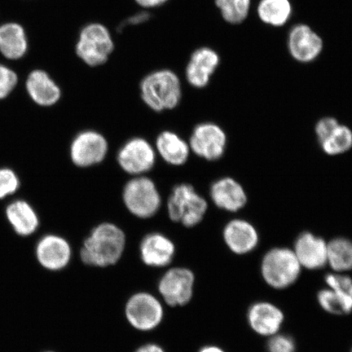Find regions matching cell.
Here are the masks:
<instances>
[{
	"mask_svg": "<svg viewBox=\"0 0 352 352\" xmlns=\"http://www.w3.org/2000/svg\"><path fill=\"white\" fill-rule=\"evenodd\" d=\"M126 245L124 232L116 224L96 226L83 242L80 257L87 265L104 267L120 261Z\"/></svg>",
	"mask_w": 352,
	"mask_h": 352,
	"instance_id": "6da1fadb",
	"label": "cell"
},
{
	"mask_svg": "<svg viewBox=\"0 0 352 352\" xmlns=\"http://www.w3.org/2000/svg\"><path fill=\"white\" fill-rule=\"evenodd\" d=\"M140 90L144 103L156 112L175 109L182 98V82L169 69L148 74L140 82Z\"/></svg>",
	"mask_w": 352,
	"mask_h": 352,
	"instance_id": "7a4b0ae2",
	"label": "cell"
},
{
	"mask_svg": "<svg viewBox=\"0 0 352 352\" xmlns=\"http://www.w3.org/2000/svg\"><path fill=\"white\" fill-rule=\"evenodd\" d=\"M116 44L109 30L99 22H92L81 29L74 51L78 58L90 68L107 64Z\"/></svg>",
	"mask_w": 352,
	"mask_h": 352,
	"instance_id": "3957f363",
	"label": "cell"
},
{
	"mask_svg": "<svg viewBox=\"0 0 352 352\" xmlns=\"http://www.w3.org/2000/svg\"><path fill=\"white\" fill-rule=\"evenodd\" d=\"M302 268L293 250L274 248L263 258L261 275L271 288L285 289L297 283Z\"/></svg>",
	"mask_w": 352,
	"mask_h": 352,
	"instance_id": "277c9868",
	"label": "cell"
},
{
	"mask_svg": "<svg viewBox=\"0 0 352 352\" xmlns=\"http://www.w3.org/2000/svg\"><path fill=\"white\" fill-rule=\"evenodd\" d=\"M208 208V202L188 184L175 186L167 201L170 219L188 228L201 222Z\"/></svg>",
	"mask_w": 352,
	"mask_h": 352,
	"instance_id": "5b68a950",
	"label": "cell"
},
{
	"mask_svg": "<svg viewBox=\"0 0 352 352\" xmlns=\"http://www.w3.org/2000/svg\"><path fill=\"white\" fill-rule=\"evenodd\" d=\"M122 197L126 209L140 219L153 217L160 208L161 197L155 184L144 176L131 179L123 189Z\"/></svg>",
	"mask_w": 352,
	"mask_h": 352,
	"instance_id": "8992f818",
	"label": "cell"
},
{
	"mask_svg": "<svg viewBox=\"0 0 352 352\" xmlns=\"http://www.w3.org/2000/svg\"><path fill=\"white\" fill-rule=\"evenodd\" d=\"M126 318L132 327L151 331L162 322L164 307L157 298L148 293L132 296L126 305Z\"/></svg>",
	"mask_w": 352,
	"mask_h": 352,
	"instance_id": "52a82bcc",
	"label": "cell"
},
{
	"mask_svg": "<svg viewBox=\"0 0 352 352\" xmlns=\"http://www.w3.org/2000/svg\"><path fill=\"white\" fill-rule=\"evenodd\" d=\"M195 280V275L188 268H171L162 277L158 290L167 305L184 306L191 300Z\"/></svg>",
	"mask_w": 352,
	"mask_h": 352,
	"instance_id": "ba28073f",
	"label": "cell"
},
{
	"mask_svg": "<svg viewBox=\"0 0 352 352\" xmlns=\"http://www.w3.org/2000/svg\"><path fill=\"white\" fill-rule=\"evenodd\" d=\"M69 153L73 164L85 168L99 164L104 160L108 142L98 131H82L73 140Z\"/></svg>",
	"mask_w": 352,
	"mask_h": 352,
	"instance_id": "9c48e42d",
	"label": "cell"
},
{
	"mask_svg": "<svg viewBox=\"0 0 352 352\" xmlns=\"http://www.w3.org/2000/svg\"><path fill=\"white\" fill-rule=\"evenodd\" d=\"M227 144L226 133L214 123L206 122L193 130L189 142L192 151L208 161H215L223 156Z\"/></svg>",
	"mask_w": 352,
	"mask_h": 352,
	"instance_id": "30bf717a",
	"label": "cell"
},
{
	"mask_svg": "<svg viewBox=\"0 0 352 352\" xmlns=\"http://www.w3.org/2000/svg\"><path fill=\"white\" fill-rule=\"evenodd\" d=\"M155 160L152 145L143 138L130 140L118 153V162L122 169L133 175L148 173L155 164Z\"/></svg>",
	"mask_w": 352,
	"mask_h": 352,
	"instance_id": "8fae6325",
	"label": "cell"
},
{
	"mask_svg": "<svg viewBox=\"0 0 352 352\" xmlns=\"http://www.w3.org/2000/svg\"><path fill=\"white\" fill-rule=\"evenodd\" d=\"M284 321L283 311L271 302H254L248 311L249 327L259 336L270 338L280 333Z\"/></svg>",
	"mask_w": 352,
	"mask_h": 352,
	"instance_id": "7c38bea8",
	"label": "cell"
},
{
	"mask_svg": "<svg viewBox=\"0 0 352 352\" xmlns=\"http://www.w3.org/2000/svg\"><path fill=\"white\" fill-rule=\"evenodd\" d=\"M35 254L42 267L50 271H59L68 265L72 250L64 237L48 234L38 241Z\"/></svg>",
	"mask_w": 352,
	"mask_h": 352,
	"instance_id": "4fadbf2b",
	"label": "cell"
},
{
	"mask_svg": "<svg viewBox=\"0 0 352 352\" xmlns=\"http://www.w3.org/2000/svg\"><path fill=\"white\" fill-rule=\"evenodd\" d=\"M217 52L208 47L197 48L190 56L186 68L188 82L195 88L208 85L211 76L219 65Z\"/></svg>",
	"mask_w": 352,
	"mask_h": 352,
	"instance_id": "5bb4252c",
	"label": "cell"
},
{
	"mask_svg": "<svg viewBox=\"0 0 352 352\" xmlns=\"http://www.w3.org/2000/svg\"><path fill=\"white\" fill-rule=\"evenodd\" d=\"M290 54L299 63L314 60L323 48L322 39L307 25H297L290 30L288 38Z\"/></svg>",
	"mask_w": 352,
	"mask_h": 352,
	"instance_id": "9a60e30c",
	"label": "cell"
},
{
	"mask_svg": "<svg viewBox=\"0 0 352 352\" xmlns=\"http://www.w3.org/2000/svg\"><path fill=\"white\" fill-rule=\"evenodd\" d=\"M327 244L320 237L305 232L298 237L293 252L302 268L319 270L327 265Z\"/></svg>",
	"mask_w": 352,
	"mask_h": 352,
	"instance_id": "2e32d148",
	"label": "cell"
},
{
	"mask_svg": "<svg viewBox=\"0 0 352 352\" xmlns=\"http://www.w3.org/2000/svg\"><path fill=\"white\" fill-rule=\"evenodd\" d=\"M25 90L34 103L41 107H51L61 98L58 85L45 70L36 69L28 74Z\"/></svg>",
	"mask_w": 352,
	"mask_h": 352,
	"instance_id": "e0dca14e",
	"label": "cell"
},
{
	"mask_svg": "<svg viewBox=\"0 0 352 352\" xmlns=\"http://www.w3.org/2000/svg\"><path fill=\"white\" fill-rule=\"evenodd\" d=\"M140 257L148 266L164 267L173 261L175 248L168 237L161 233H151L140 244Z\"/></svg>",
	"mask_w": 352,
	"mask_h": 352,
	"instance_id": "ac0fdd59",
	"label": "cell"
},
{
	"mask_svg": "<svg viewBox=\"0 0 352 352\" xmlns=\"http://www.w3.org/2000/svg\"><path fill=\"white\" fill-rule=\"evenodd\" d=\"M223 239L231 252L236 254L252 252L258 243V235L252 223L235 219L228 223L223 230Z\"/></svg>",
	"mask_w": 352,
	"mask_h": 352,
	"instance_id": "d6986e66",
	"label": "cell"
},
{
	"mask_svg": "<svg viewBox=\"0 0 352 352\" xmlns=\"http://www.w3.org/2000/svg\"><path fill=\"white\" fill-rule=\"evenodd\" d=\"M29 41L23 25L8 21L0 25V54L10 60H19L28 54Z\"/></svg>",
	"mask_w": 352,
	"mask_h": 352,
	"instance_id": "ffe728a7",
	"label": "cell"
},
{
	"mask_svg": "<svg viewBox=\"0 0 352 352\" xmlns=\"http://www.w3.org/2000/svg\"><path fill=\"white\" fill-rule=\"evenodd\" d=\"M210 197L219 208L235 212L244 208L248 197L243 188L232 178L217 180L211 186Z\"/></svg>",
	"mask_w": 352,
	"mask_h": 352,
	"instance_id": "44dd1931",
	"label": "cell"
},
{
	"mask_svg": "<svg viewBox=\"0 0 352 352\" xmlns=\"http://www.w3.org/2000/svg\"><path fill=\"white\" fill-rule=\"evenodd\" d=\"M8 223L17 235L29 236L39 227L38 215L33 206L25 200H15L6 210Z\"/></svg>",
	"mask_w": 352,
	"mask_h": 352,
	"instance_id": "7402d4cb",
	"label": "cell"
},
{
	"mask_svg": "<svg viewBox=\"0 0 352 352\" xmlns=\"http://www.w3.org/2000/svg\"><path fill=\"white\" fill-rule=\"evenodd\" d=\"M158 153L167 164L182 166L188 161L190 147L173 131H164L158 135L156 142Z\"/></svg>",
	"mask_w": 352,
	"mask_h": 352,
	"instance_id": "603a6c76",
	"label": "cell"
},
{
	"mask_svg": "<svg viewBox=\"0 0 352 352\" xmlns=\"http://www.w3.org/2000/svg\"><path fill=\"white\" fill-rule=\"evenodd\" d=\"M327 264L333 272L345 274L352 270V241L336 239L327 244Z\"/></svg>",
	"mask_w": 352,
	"mask_h": 352,
	"instance_id": "cb8c5ba5",
	"label": "cell"
},
{
	"mask_svg": "<svg viewBox=\"0 0 352 352\" xmlns=\"http://www.w3.org/2000/svg\"><path fill=\"white\" fill-rule=\"evenodd\" d=\"M257 11L264 23L283 26L292 14V6L289 0H261Z\"/></svg>",
	"mask_w": 352,
	"mask_h": 352,
	"instance_id": "d4e9b609",
	"label": "cell"
},
{
	"mask_svg": "<svg viewBox=\"0 0 352 352\" xmlns=\"http://www.w3.org/2000/svg\"><path fill=\"white\" fill-rule=\"evenodd\" d=\"M316 299L319 306L329 314L344 316L352 312V300L329 287L320 289Z\"/></svg>",
	"mask_w": 352,
	"mask_h": 352,
	"instance_id": "484cf974",
	"label": "cell"
},
{
	"mask_svg": "<svg viewBox=\"0 0 352 352\" xmlns=\"http://www.w3.org/2000/svg\"><path fill=\"white\" fill-rule=\"evenodd\" d=\"M224 21L230 24H240L249 14L250 0H215Z\"/></svg>",
	"mask_w": 352,
	"mask_h": 352,
	"instance_id": "4316f807",
	"label": "cell"
},
{
	"mask_svg": "<svg viewBox=\"0 0 352 352\" xmlns=\"http://www.w3.org/2000/svg\"><path fill=\"white\" fill-rule=\"evenodd\" d=\"M320 144L329 155H338L349 151L352 147V131L349 127L340 125Z\"/></svg>",
	"mask_w": 352,
	"mask_h": 352,
	"instance_id": "83f0119b",
	"label": "cell"
},
{
	"mask_svg": "<svg viewBox=\"0 0 352 352\" xmlns=\"http://www.w3.org/2000/svg\"><path fill=\"white\" fill-rule=\"evenodd\" d=\"M327 287L352 300V278L345 274L331 272L324 277Z\"/></svg>",
	"mask_w": 352,
	"mask_h": 352,
	"instance_id": "f1b7e54d",
	"label": "cell"
},
{
	"mask_svg": "<svg viewBox=\"0 0 352 352\" xmlns=\"http://www.w3.org/2000/svg\"><path fill=\"white\" fill-rule=\"evenodd\" d=\"M21 186L20 179L14 170L0 168V200L14 195Z\"/></svg>",
	"mask_w": 352,
	"mask_h": 352,
	"instance_id": "f546056e",
	"label": "cell"
},
{
	"mask_svg": "<svg viewBox=\"0 0 352 352\" xmlns=\"http://www.w3.org/2000/svg\"><path fill=\"white\" fill-rule=\"evenodd\" d=\"M19 77L14 70L0 64V100L6 99L19 85Z\"/></svg>",
	"mask_w": 352,
	"mask_h": 352,
	"instance_id": "4dcf8cb0",
	"label": "cell"
},
{
	"mask_svg": "<svg viewBox=\"0 0 352 352\" xmlns=\"http://www.w3.org/2000/svg\"><path fill=\"white\" fill-rule=\"evenodd\" d=\"M297 345L294 338L285 333H276L268 338L267 352H296Z\"/></svg>",
	"mask_w": 352,
	"mask_h": 352,
	"instance_id": "1f68e13d",
	"label": "cell"
},
{
	"mask_svg": "<svg viewBox=\"0 0 352 352\" xmlns=\"http://www.w3.org/2000/svg\"><path fill=\"white\" fill-rule=\"evenodd\" d=\"M340 125V123L333 118H324L321 120L316 126V135H318L320 142L327 139Z\"/></svg>",
	"mask_w": 352,
	"mask_h": 352,
	"instance_id": "d6a6232c",
	"label": "cell"
},
{
	"mask_svg": "<svg viewBox=\"0 0 352 352\" xmlns=\"http://www.w3.org/2000/svg\"><path fill=\"white\" fill-rule=\"evenodd\" d=\"M169 0H135L138 6L144 8H154L164 6Z\"/></svg>",
	"mask_w": 352,
	"mask_h": 352,
	"instance_id": "836d02e7",
	"label": "cell"
},
{
	"mask_svg": "<svg viewBox=\"0 0 352 352\" xmlns=\"http://www.w3.org/2000/svg\"><path fill=\"white\" fill-rule=\"evenodd\" d=\"M135 352H165L160 346L156 344H146L140 346Z\"/></svg>",
	"mask_w": 352,
	"mask_h": 352,
	"instance_id": "e575fe53",
	"label": "cell"
},
{
	"mask_svg": "<svg viewBox=\"0 0 352 352\" xmlns=\"http://www.w3.org/2000/svg\"><path fill=\"white\" fill-rule=\"evenodd\" d=\"M199 352H226L221 347L218 346L210 345L202 347Z\"/></svg>",
	"mask_w": 352,
	"mask_h": 352,
	"instance_id": "d590c367",
	"label": "cell"
},
{
	"mask_svg": "<svg viewBox=\"0 0 352 352\" xmlns=\"http://www.w3.org/2000/svg\"><path fill=\"white\" fill-rule=\"evenodd\" d=\"M351 352H352V350H351Z\"/></svg>",
	"mask_w": 352,
	"mask_h": 352,
	"instance_id": "8d00e7d4",
	"label": "cell"
},
{
	"mask_svg": "<svg viewBox=\"0 0 352 352\" xmlns=\"http://www.w3.org/2000/svg\"><path fill=\"white\" fill-rule=\"evenodd\" d=\"M48 352H51V351H48Z\"/></svg>",
	"mask_w": 352,
	"mask_h": 352,
	"instance_id": "74e56055",
	"label": "cell"
}]
</instances>
